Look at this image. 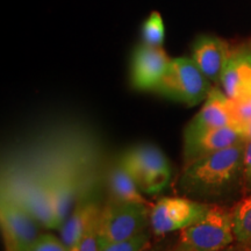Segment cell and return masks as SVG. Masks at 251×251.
<instances>
[{"label":"cell","mask_w":251,"mask_h":251,"mask_svg":"<svg viewBox=\"0 0 251 251\" xmlns=\"http://www.w3.org/2000/svg\"><path fill=\"white\" fill-rule=\"evenodd\" d=\"M241 134H242V139L244 142L251 141V119L241 125Z\"/></svg>","instance_id":"cb8c5ba5"},{"label":"cell","mask_w":251,"mask_h":251,"mask_svg":"<svg viewBox=\"0 0 251 251\" xmlns=\"http://www.w3.org/2000/svg\"><path fill=\"white\" fill-rule=\"evenodd\" d=\"M98 209L99 207L93 202L80 203L75 207L64 225L59 228L61 229V240L68 249H71L80 243L90 219Z\"/></svg>","instance_id":"9a60e30c"},{"label":"cell","mask_w":251,"mask_h":251,"mask_svg":"<svg viewBox=\"0 0 251 251\" xmlns=\"http://www.w3.org/2000/svg\"><path fill=\"white\" fill-rule=\"evenodd\" d=\"M230 213L235 241L251 246V194L238 201Z\"/></svg>","instance_id":"e0dca14e"},{"label":"cell","mask_w":251,"mask_h":251,"mask_svg":"<svg viewBox=\"0 0 251 251\" xmlns=\"http://www.w3.org/2000/svg\"><path fill=\"white\" fill-rule=\"evenodd\" d=\"M211 206L186 198H162L150 211V229L155 236L183 230L201 220Z\"/></svg>","instance_id":"5b68a950"},{"label":"cell","mask_w":251,"mask_h":251,"mask_svg":"<svg viewBox=\"0 0 251 251\" xmlns=\"http://www.w3.org/2000/svg\"><path fill=\"white\" fill-rule=\"evenodd\" d=\"M230 52L224 40L201 35L193 42L192 58L202 74L213 83H221V77Z\"/></svg>","instance_id":"8fae6325"},{"label":"cell","mask_w":251,"mask_h":251,"mask_svg":"<svg viewBox=\"0 0 251 251\" xmlns=\"http://www.w3.org/2000/svg\"><path fill=\"white\" fill-rule=\"evenodd\" d=\"M100 208L92 215L90 222L86 226L85 233L81 237L79 243V251H100L99 237H98V226L100 218Z\"/></svg>","instance_id":"ffe728a7"},{"label":"cell","mask_w":251,"mask_h":251,"mask_svg":"<svg viewBox=\"0 0 251 251\" xmlns=\"http://www.w3.org/2000/svg\"><path fill=\"white\" fill-rule=\"evenodd\" d=\"M235 114L240 125L251 119V93L242 97V98L233 100ZM241 130V129H240Z\"/></svg>","instance_id":"7402d4cb"},{"label":"cell","mask_w":251,"mask_h":251,"mask_svg":"<svg viewBox=\"0 0 251 251\" xmlns=\"http://www.w3.org/2000/svg\"><path fill=\"white\" fill-rule=\"evenodd\" d=\"M244 144L242 141L185 165L178 180V191L196 198L194 200L228 194L242 183Z\"/></svg>","instance_id":"6da1fadb"},{"label":"cell","mask_w":251,"mask_h":251,"mask_svg":"<svg viewBox=\"0 0 251 251\" xmlns=\"http://www.w3.org/2000/svg\"><path fill=\"white\" fill-rule=\"evenodd\" d=\"M69 251H79V244H78V246H76V247L71 248V249H69Z\"/></svg>","instance_id":"4316f807"},{"label":"cell","mask_w":251,"mask_h":251,"mask_svg":"<svg viewBox=\"0 0 251 251\" xmlns=\"http://www.w3.org/2000/svg\"><path fill=\"white\" fill-rule=\"evenodd\" d=\"M233 127L241 128L238 122L233 100L218 87H213L207 97L201 109L188 122L184 130V135L193 134L197 131L213 129V128L222 127Z\"/></svg>","instance_id":"9c48e42d"},{"label":"cell","mask_w":251,"mask_h":251,"mask_svg":"<svg viewBox=\"0 0 251 251\" xmlns=\"http://www.w3.org/2000/svg\"><path fill=\"white\" fill-rule=\"evenodd\" d=\"M170 62L171 59L162 47H152L146 43L139 46L131 57V85L136 90H155Z\"/></svg>","instance_id":"ba28073f"},{"label":"cell","mask_w":251,"mask_h":251,"mask_svg":"<svg viewBox=\"0 0 251 251\" xmlns=\"http://www.w3.org/2000/svg\"><path fill=\"white\" fill-rule=\"evenodd\" d=\"M150 238H151L150 231L146 229L133 237L118 242L102 244L100 246V251H143L150 246Z\"/></svg>","instance_id":"d6986e66"},{"label":"cell","mask_w":251,"mask_h":251,"mask_svg":"<svg viewBox=\"0 0 251 251\" xmlns=\"http://www.w3.org/2000/svg\"><path fill=\"white\" fill-rule=\"evenodd\" d=\"M220 251H251V246L236 242V244H230V246H228L227 248Z\"/></svg>","instance_id":"d4e9b609"},{"label":"cell","mask_w":251,"mask_h":251,"mask_svg":"<svg viewBox=\"0 0 251 251\" xmlns=\"http://www.w3.org/2000/svg\"><path fill=\"white\" fill-rule=\"evenodd\" d=\"M209 81L192 58L178 57L171 59L153 91L175 101L196 106L205 101L213 89Z\"/></svg>","instance_id":"3957f363"},{"label":"cell","mask_w":251,"mask_h":251,"mask_svg":"<svg viewBox=\"0 0 251 251\" xmlns=\"http://www.w3.org/2000/svg\"><path fill=\"white\" fill-rule=\"evenodd\" d=\"M242 183L246 187L251 188V141H248L244 144Z\"/></svg>","instance_id":"603a6c76"},{"label":"cell","mask_w":251,"mask_h":251,"mask_svg":"<svg viewBox=\"0 0 251 251\" xmlns=\"http://www.w3.org/2000/svg\"><path fill=\"white\" fill-rule=\"evenodd\" d=\"M221 85L231 100L251 93V52L243 50L230 54L222 74Z\"/></svg>","instance_id":"7c38bea8"},{"label":"cell","mask_w":251,"mask_h":251,"mask_svg":"<svg viewBox=\"0 0 251 251\" xmlns=\"http://www.w3.org/2000/svg\"><path fill=\"white\" fill-rule=\"evenodd\" d=\"M29 251H69L62 240H58L54 235L43 234L40 235L34 246Z\"/></svg>","instance_id":"44dd1931"},{"label":"cell","mask_w":251,"mask_h":251,"mask_svg":"<svg viewBox=\"0 0 251 251\" xmlns=\"http://www.w3.org/2000/svg\"><path fill=\"white\" fill-rule=\"evenodd\" d=\"M152 206L111 200L100 212L99 246L118 242L142 233L150 224Z\"/></svg>","instance_id":"277c9868"},{"label":"cell","mask_w":251,"mask_h":251,"mask_svg":"<svg viewBox=\"0 0 251 251\" xmlns=\"http://www.w3.org/2000/svg\"><path fill=\"white\" fill-rule=\"evenodd\" d=\"M108 187L112 200L122 202H139L153 206L141 194V190L131 176L117 163L108 174Z\"/></svg>","instance_id":"5bb4252c"},{"label":"cell","mask_w":251,"mask_h":251,"mask_svg":"<svg viewBox=\"0 0 251 251\" xmlns=\"http://www.w3.org/2000/svg\"><path fill=\"white\" fill-rule=\"evenodd\" d=\"M143 251H162V250H159L158 248H157V247H151V246H149L148 248H146V249H144Z\"/></svg>","instance_id":"484cf974"},{"label":"cell","mask_w":251,"mask_h":251,"mask_svg":"<svg viewBox=\"0 0 251 251\" xmlns=\"http://www.w3.org/2000/svg\"><path fill=\"white\" fill-rule=\"evenodd\" d=\"M76 192V180L71 176H62L51 181L52 201H54L55 214L59 228L64 225V222L74 211Z\"/></svg>","instance_id":"2e32d148"},{"label":"cell","mask_w":251,"mask_h":251,"mask_svg":"<svg viewBox=\"0 0 251 251\" xmlns=\"http://www.w3.org/2000/svg\"><path fill=\"white\" fill-rule=\"evenodd\" d=\"M40 224L19 201L1 202V230L6 251H29L40 237Z\"/></svg>","instance_id":"8992f818"},{"label":"cell","mask_w":251,"mask_h":251,"mask_svg":"<svg viewBox=\"0 0 251 251\" xmlns=\"http://www.w3.org/2000/svg\"><path fill=\"white\" fill-rule=\"evenodd\" d=\"M19 202L30 213L41 227L59 228L52 201L51 181L34 185L33 187L28 188L23 196V200Z\"/></svg>","instance_id":"4fadbf2b"},{"label":"cell","mask_w":251,"mask_h":251,"mask_svg":"<svg viewBox=\"0 0 251 251\" xmlns=\"http://www.w3.org/2000/svg\"><path fill=\"white\" fill-rule=\"evenodd\" d=\"M234 242L230 211L212 205L201 220L180 230L177 242L168 251H220Z\"/></svg>","instance_id":"7a4b0ae2"},{"label":"cell","mask_w":251,"mask_h":251,"mask_svg":"<svg viewBox=\"0 0 251 251\" xmlns=\"http://www.w3.org/2000/svg\"><path fill=\"white\" fill-rule=\"evenodd\" d=\"M242 134L238 127L213 128L184 135V163L190 164L196 159L213 153L219 150L229 148L242 142Z\"/></svg>","instance_id":"30bf717a"},{"label":"cell","mask_w":251,"mask_h":251,"mask_svg":"<svg viewBox=\"0 0 251 251\" xmlns=\"http://www.w3.org/2000/svg\"><path fill=\"white\" fill-rule=\"evenodd\" d=\"M164 24H163L162 17L157 12H152L143 25V43L152 47H162L164 42Z\"/></svg>","instance_id":"ac0fdd59"},{"label":"cell","mask_w":251,"mask_h":251,"mask_svg":"<svg viewBox=\"0 0 251 251\" xmlns=\"http://www.w3.org/2000/svg\"><path fill=\"white\" fill-rule=\"evenodd\" d=\"M119 163L137 184L141 192L159 172L170 170L168 158L153 144H140L122 153Z\"/></svg>","instance_id":"52a82bcc"}]
</instances>
